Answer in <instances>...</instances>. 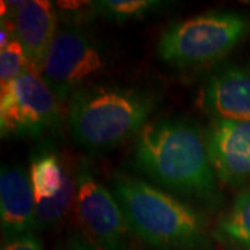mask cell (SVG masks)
I'll return each instance as SVG.
<instances>
[{
  "label": "cell",
  "mask_w": 250,
  "mask_h": 250,
  "mask_svg": "<svg viewBox=\"0 0 250 250\" xmlns=\"http://www.w3.org/2000/svg\"><path fill=\"white\" fill-rule=\"evenodd\" d=\"M68 172L70 170L62 166L56 153L43 152L34 157L29 168V181L36 203L56 196L64 185Z\"/></svg>",
  "instance_id": "obj_12"
},
{
  "label": "cell",
  "mask_w": 250,
  "mask_h": 250,
  "mask_svg": "<svg viewBox=\"0 0 250 250\" xmlns=\"http://www.w3.org/2000/svg\"><path fill=\"white\" fill-rule=\"evenodd\" d=\"M206 143L220 181L236 185L250 178V121L213 120Z\"/></svg>",
  "instance_id": "obj_8"
},
{
  "label": "cell",
  "mask_w": 250,
  "mask_h": 250,
  "mask_svg": "<svg viewBox=\"0 0 250 250\" xmlns=\"http://www.w3.org/2000/svg\"><path fill=\"white\" fill-rule=\"evenodd\" d=\"M1 250H43L41 241L32 232L10 239Z\"/></svg>",
  "instance_id": "obj_17"
},
{
  "label": "cell",
  "mask_w": 250,
  "mask_h": 250,
  "mask_svg": "<svg viewBox=\"0 0 250 250\" xmlns=\"http://www.w3.org/2000/svg\"><path fill=\"white\" fill-rule=\"evenodd\" d=\"M70 250H96L92 245L89 243H86V242H82V241H77L72 243L71 249Z\"/></svg>",
  "instance_id": "obj_18"
},
{
  "label": "cell",
  "mask_w": 250,
  "mask_h": 250,
  "mask_svg": "<svg viewBox=\"0 0 250 250\" xmlns=\"http://www.w3.org/2000/svg\"><path fill=\"white\" fill-rule=\"evenodd\" d=\"M62 102L42 78L27 71L0 86L1 138L39 136L59 124Z\"/></svg>",
  "instance_id": "obj_5"
},
{
  "label": "cell",
  "mask_w": 250,
  "mask_h": 250,
  "mask_svg": "<svg viewBox=\"0 0 250 250\" xmlns=\"http://www.w3.org/2000/svg\"><path fill=\"white\" fill-rule=\"evenodd\" d=\"M104 68V57L96 42L82 28H57L41 75L60 102L83 88V82Z\"/></svg>",
  "instance_id": "obj_6"
},
{
  "label": "cell",
  "mask_w": 250,
  "mask_h": 250,
  "mask_svg": "<svg viewBox=\"0 0 250 250\" xmlns=\"http://www.w3.org/2000/svg\"><path fill=\"white\" fill-rule=\"evenodd\" d=\"M75 178V210L86 235L102 250L126 249V229L129 227L114 193L83 164H81Z\"/></svg>",
  "instance_id": "obj_7"
},
{
  "label": "cell",
  "mask_w": 250,
  "mask_h": 250,
  "mask_svg": "<svg viewBox=\"0 0 250 250\" xmlns=\"http://www.w3.org/2000/svg\"><path fill=\"white\" fill-rule=\"evenodd\" d=\"M0 223L4 236L14 239L36 227V202L29 177L20 167L0 172Z\"/></svg>",
  "instance_id": "obj_10"
},
{
  "label": "cell",
  "mask_w": 250,
  "mask_h": 250,
  "mask_svg": "<svg viewBox=\"0 0 250 250\" xmlns=\"http://www.w3.org/2000/svg\"><path fill=\"white\" fill-rule=\"evenodd\" d=\"M202 106L214 120L250 121V65H231L210 77Z\"/></svg>",
  "instance_id": "obj_9"
},
{
  "label": "cell",
  "mask_w": 250,
  "mask_h": 250,
  "mask_svg": "<svg viewBox=\"0 0 250 250\" xmlns=\"http://www.w3.org/2000/svg\"><path fill=\"white\" fill-rule=\"evenodd\" d=\"M35 71L18 41H11L6 49L0 50V86L16 80L21 74Z\"/></svg>",
  "instance_id": "obj_16"
},
{
  "label": "cell",
  "mask_w": 250,
  "mask_h": 250,
  "mask_svg": "<svg viewBox=\"0 0 250 250\" xmlns=\"http://www.w3.org/2000/svg\"><path fill=\"white\" fill-rule=\"evenodd\" d=\"M157 106L147 90L118 85H89L68 103L67 124L74 141L90 152L107 150L139 134Z\"/></svg>",
  "instance_id": "obj_2"
},
{
  "label": "cell",
  "mask_w": 250,
  "mask_h": 250,
  "mask_svg": "<svg viewBox=\"0 0 250 250\" xmlns=\"http://www.w3.org/2000/svg\"><path fill=\"white\" fill-rule=\"evenodd\" d=\"M11 22L14 28V39L20 42L32 68L41 72L47 50L59 28L53 3L47 0L25 1Z\"/></svg>",
  "instance_id": "obj_11"
},
{
  "label": "cell",
  "mask_w": 250,
  "mask_h": 250,
  "mask_svg": "<svg viewBox=\"0 0 250 250\" xmlns=\"http://www.w3.org/2000/svg\"><path fill=\"white\" fill-rule=\"evenodd\" d=\"M111 192L129 229L149 246L178 249L193 245L202 235L205 221L199 211L142 179L118 174Z\"/></svg>",
  "instance_id": "obj_3"
},
{
  "label": "cell",
  "mask_w": 250,
  "mask_h": 250,
  "mask_svg": "<svg viewBox=\"0 0 250 250\" xmlns=\"http://www.w3.org/2000/svg\"><path fill=\"white\" fill-rule=\"evenodd\" d=\"M134 157L161 187L206 200L217 196L207 143L196 125L172 118L147 123L136 135Z\"/></svg>",
  "instance_id": "obj_1"
},
{
  "label": "cell",
  "mask_w": 250,
  "mask_h": 250,
  "mask_svg": "<svg viewBox=\"0 0 250 250\" xmlns=\"http://www.w3.org/2000/svg\"><path fill=\"white\" fill-rule=\"evenodd\" d=\"M249 31L248 14L207 13L170 25L159 39L157 54L179 68L206 65L227 56Z\"/></svg>",
  "instance_id": "obj_4"
},
{
  "label": "cell",
  "mask_w": 250,
  "mask_h": 250,
  "mask_svg": "<svg viewBox=\"0 0 250 250\" xmlns=\"http://www.w3.org/2000/svg\"><path fill=\"white\" fill-rule=\"evenodd\" d=\"M214 236L235 248L250 250V189L245 190L217 224Z\"/></svg>",
  "instance_id": "obj_13"
},
{
  "label": "cell",
  "mask_w": 250,
  "mask_h": 250,
  "mask_svg": "<svg viewBox=\"0 0 250 250\" xmlns=\"http://www.w3.org/2000/svg\"><path fill=\"white\" fill-rule=\"evenodd\" d=\"M242 3H248V4H250V1H242Z\"/></svg>",
  "instance_id": "obj_19"
},
{
  "label": "cell",
  "mask_w": 250,
  "mask_h": 250,
  "mask_svg": "<svg viewBox=\"0 0 250 250\" xmlns=\"http://www.w3.org/2000/svg\"><path fill=\"white\" fill-rule=\"evenodd\" d=\"M92 6L99 14L116 22H125L141 20L163 6L157 0H102L95 1Z\"/></svg>",
  "instance_id": "obj_15"
},
{
  "label": "cell",
  "mask_w": 250,
  "mask_h": 250,
  "mask_svg": "<svg viewBox=\"0 0 250 250\" xmlns=\"http://www.w3.org/2000/svg\"><path fill=\"white\" fill-rule=\"evenodd\" d=\"M77 202V178L68 172L60 192L52 199L36 203V227L50 229L62 223Z\"/></svg>",
  "instance_id": "obj_14"
}]
</instances>
